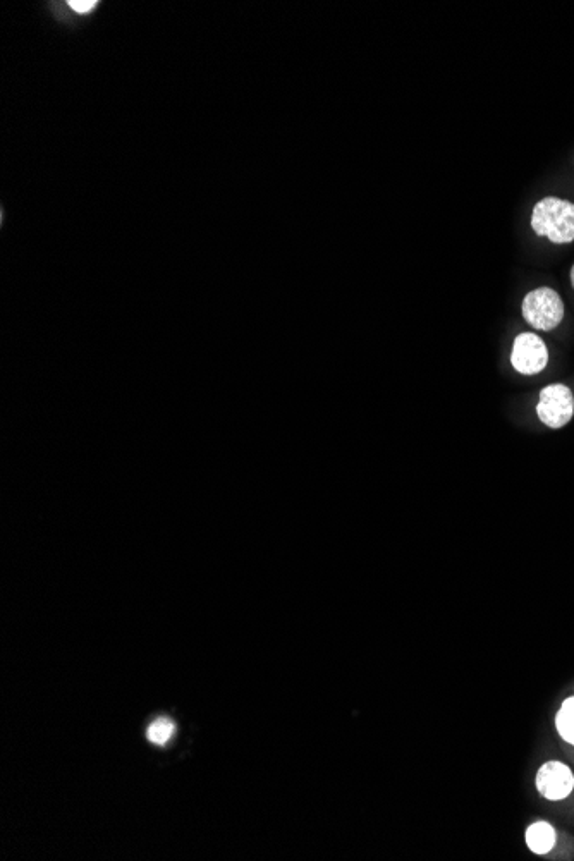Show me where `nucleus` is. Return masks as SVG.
Instances as JSON below:
<instances>
[{"label":"nucleus","mask_w":574,"mask_h":861,"mask_svg":"<svg viewBox=\"0 0 574 861\" xmlns=\"http://www.w3.org/2000/svg\"><path fill=\"white\" fill-rule=\"evenodd\" d=\"M533 231L556 245L574 241V203L561 198H544L532 214Z\"/></svg>","instance_id":"f257e3e1"},{"label":"nucleus","mask_w":574,"mask_h":861,"mask_svg":"<svg viewBox=\"0 0 574 861\" xmlns=\"http://www.w3.org/2000/svg\"><path fill=\"white\" fill-rule=\"evenodd\" d=\"M523 317L535 329H556L564 318V303L561 296L550 287L535 289L532 293L526 294L523 301Z\"/></svg>","instance_id":"f03ea898"},{"label":"nucleus","mask_w":574,"mask_h":861,"mask_svg":"<svg viewBox=\"0 0 574 861\" xmlns=\"http://www.w3.org/2000/svg\"><path fill=\"white\" fill-rule=\"evenodd\" d=\"M538 418L550 428H561L573 418L574 397L566 385L554 384L540 392Z\"/></svg>","instance_id":"7ed1b4c3"},{"label":"nucleus","mask_w":574,"mask_h":861,"mask_svg":"<svg viewBox=\"0 0 574 861\" xmlns=\"http://www.w3.org/2000/svg\"><path fill=\"white\" fill-rule=\"evenodd\" d=\"M102 0H62V2H47L45 11L57 25L68 30H80L86 23L95 19L102 9Z\"/></svg>","instance_id":"20e7f679"},{"label":"nucleus","mask_w":574,"mask_h":861,"mask_svg":"<svg viewBox=\"0 0 574 861\" xmlns=\"http://www.w3.org/2000/svg\"><path fill=\"white\" fill-rule=\"evenodd\" d=\"M511 363L523 375H537L549 363V351L545 342L532 332H525L514 339Z\"/></svg>","instance_id":"39448f33"},{"label":"nucleus","mask_w":574,"mask_h":861,"mask_svg":"<svg viewBox=\"0 0 574 861\" xmlns=\"http://www.w3.org/2000/svg\"><path fill=\"white\" fill-rule=\"evenodd\" d=\"M537 789L545 800H566L574 789L573 770L569 769L568 765L557 762V760L545 762L538 770Z\"/></svg>","instance_id":"423d86ee"},{"label":"nucleus","mask_w":574,"mask_h":861,"mask_svg":"<svg viewBox=\"0 0 574 861\" xmlns=\"http://www.w3.org/2000/svg\"><path fill=\"white\" fill-rule=\"evenodd\" d=\"M556 831L549 822H535L526 831V844L535 855H547L556 846Z\"/></svg>","instance_id":"0eeeda50"},{"label":"nucleus","mask_w":574,"mask_h":861,"mask_svg":"<svg viewBox=\"0 0 574 861\" xmlns=\"http://www.w3.org/2000/svg\"><path fill=\"white\" fill-rule=\"evenodd\" d=\"M557 733L566 743L574 746V697L564 700L556 715Z\"/></svg>","instance_id":"6e6552de"},{"label":"nucleus","mask_w":574,"mask_h":861,"mask_svg":"<svg viewBox=\"0 0 574 861\" xmlns=\"http://www.w3.org/2000/svg\"><path fill=\"white\" fill-rule=\"evenodd\" d=\"M147 734L153 745H165L174 734V724L169 719H157L148 727Z\"/></svg>","instance_id":"1a4fd4ad"},{"label":"nucleus","mask_w":574,"mask_h":861,"mask_svg":"<svg viewBox=\"0 0 574 861\" xmlns=\"http://www.w3.org/2000/svg\"><path fill=\"white\" fill-rule=\"evenodd\" d=\"M571 284H573V287H574V265H573V269H571Z\"/></svg>","instance_id":"9d476101"}]
</instances>
